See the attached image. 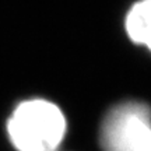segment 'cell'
<instances>
[{"mask_svg": "<svg viewBox=\"0 0 151 151\" xmlns=\"http://www.w3.org/2000/svg\"><path fill=\"white\" fill-rule=\"evenodd\" d=\"M66 130L65 113L56 104L43 98L20 102L6 126L9 140L17 151H56Z\"/></svg>", "mask_w": 151, "mask_h": 151, "instance_id": "obj_1", "label": "cell"}, {"mask_svg": "<svg viewBox=\"0 0 151 151\" xmlns=\"http://www.w3.org/2000/svg\"><path fill=\"white\" fill-rule=\"evenodd\" d=\"M104 151H151V109L126 101L113 106L101 124Z\"/></svg>", "mask_w": 151, "mask_h": 151, "instance_id": "obj_2", "label": "cell"}, {"mask_svg": "<svg viewBox=\"0 0 151 151\" xmlns=\"http://www.w3.org/2000/svg\"><path fill=\"white\" fill-rule=\"evenodd\" d=\"M124 27L133 42L144 45L151 50V0H140L130 7Z\"/></svg>", "mask_w": 151, "mask_h": 151, "instance_id": "obj_3", "label": "cell"}]
</instances>
